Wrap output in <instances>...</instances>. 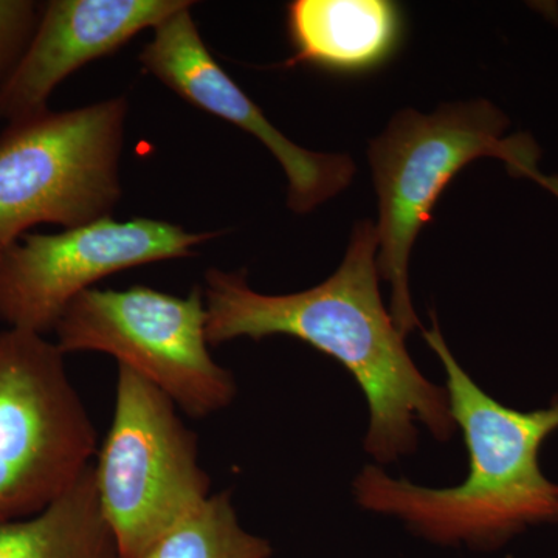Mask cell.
<instances>
[{
  "instance_id": "obj_11",
  "label": "cell",
  "mask_w": 558,
  "mask_h": 558,
  "mask_svg": "<svg viewBox=\"0 0 558 558\" xmlns=\"http://www.w3.org/2000/svg\"><path fill=\"white\" fill-rule=\"evenodd\" d=\"M286 25L293 54L284 68L306 64L339 75L387 64L405 28L402 10L389 0H293Z\"/></svg>"
},
{
  "instance_id": "obj_1",
  "label": "cell",
  "mask_w": 558,
  "mask_h": 558,
  "mask_svg": "<svg viewBox=\"0 0 558 558\" xmlns=\"http://www.w3.org/2000/svg\"><path fill=\"white\" fill-rule=\"evenodd\" d=\"M377 253V229L366 219L352 231L339 269L315 288L266 295L250 288L245 271L209 269L202 290L209 347L289 336L336 359L368 400L366 450L391 462L416 449V424L439 440H449L457 424L446 389L422 376L385 310Z\"/></svg>"
},
{
  "instance_id": "obj_15",
  "label": "cell",
  "mask_w": 558,
  "mask_h": 558,
  "mask_svg": "<svg viewBox=\"0 0 558 558\" xmlns=\"http://www.w3.org/2000/svg\"><path fill=\"white\" fill-rule=\"evenodd\" d=\"M556 196L558 197V193L556 194Z\"/></svg>"
},
{
  "instance_id": "obj_7",
  "label": "cell",
  "mask_w": 558,
  "mask_h": 558,
  "mask_svg": "<svg viewBox=\"0 0 558 558\" xmlns=\"http://www.w3.org/2000/svg\"><path fill=\"white\" fill-rule=\"evenodd\" d=\"M97 451L89 411L57 343L0 330V523L49 506Z\"/></svg>"
},
{
  "instance_id": "obj_4",
  "label": "cell",
  "mask_w": 558,
  "mask_h": 558,
  "mask_svg": "<svg viewBox=\"0 0 558 558\" xmlns=\"http://www.w3.org/2000/svg\"><path fill=\"white\" fill-rule=\"evenodd\" d=\"M124 97L9 123L0 134V253L39 223L109 218L121 197Z\"/></svg>"
},
{
  "instance_id": "obj_13",
  "label": "cell",
  "mask_w": 558,
  "mask_h": 558,
  "mask_svg": "<svg viewBox=\"0 0 558 558\" xmlns=\"http://www.w3.org/2000/svg\"><path fill=\"white\" fill-rule=\"evenodd\" d=\"M270 543L242 527L229 492H219L161 535L142 558H270Z\"/></svg>"
},
{
  "instance_id": "obj_3",
  "label": "cell",
  "mask_w": 558,
  "mask_h": 558,
  "mask_svg": "<svg viewBox=\"0 0 558 558\" xmlns=\"http://www.w3.org/2000/svg\"><path fill=\"white\" fill-rule=\"evenodd\" d=\"M508 126V117L484 100L442 106L429 116L405 109L371 143L379 196L377 266L391 286V317L403 336L418 326L410 295L411 248L454 175L473 160L495 157L515 178L548 189L538 146L526 134L505 137Z\"/></svg>"
},
{
  "instance_id": "obj_14",
  "label": "cell",
  "mask_w": 558,
  "mask_h": 558,
  "mask_svg": "<svg viewBox=\"0 0 558 558\" xmlns=\"http://www.w3.org/2000/svg\"><path fill=\"white\" fill-rule=\"evenodd\" d=\"M43 3L0 0V89L24 58L38 28Z\"/></svg>"
},
{
  "instance_id": "obj_12",
  "label": "cell",
  "mask_w": 558,
  "mask_h": 558,
  "mask_svg": "<svg viewBox=\"0 0 558 558\" xmlns=\"http://www.w3.org/2000/svg\"><path fill=\"white\" fill-rule=\"evenodd\" d=\"M0 558H120L98 501L94 465L35 515L0 523Z\"/></svg>"
},
{
  "instance_id": "obj_8",
  "label": "cell",
  "mask_w": 558,
  "mask_h": 558,
  "mask_svg": "<svg viewBox=\"0 0 558 558\" xmlns=\"http://www.w3.org/2000/svg\"><path fill=\"white\" fill-rule=\"evenodd\" d=\"M220 234L153 218L120 222L112 216L61 233L24 234L0 253V322L46 336L69 304L100 279L193 256Z\"/></svg>"
},
{
  "instance_id": "obj_6",
  "label": "cell",
  "mask_w": 558,
  "mask_h": 558,
  "mask_svg": "<svg viewBox=\"0 0 558 558\" xmlns=\"http://www.w3.org/2000/svg\"><path fill=\"white\" fill-rule=\"evenodd\" d=\"M53 332L62 354L112 355L191 417L211 416L236 396L233 374L209 352L202 288L186 296L146 286L92 288L62 312Z\"/></svg>"
},
{
  "instance_id": "obj_5",
  "label": "cell",
  "mask_w": 558,
  "mask_h": 558,
  "mask_svg": "<svg viewBox=\"0 0 558 558\" xmlns=\"http://www.w3.org/2000/svg\"><path fill=\"white\" fill-rule=\"evenodd\" d=\"M97 457L95 487L120 558L145 556L213 495L197 436L175 403L126 366H119L112 424Z\"/></svg>"
},
{
  "instance_id": "obj_10",
  "label": "cell",
  "mask_w": 558,
  "mask_h": 558,
  "mask_svg": "<svg viewBox=\"0 0 558 558\" xmlns=\"http://www.w3.org/2000/svg\"><path fill=\"white\" fill-rule=\"evenodd\" d=\"M194 5L189 0H50L31 46L0 89V121L49 109L53 90L83 65L113 53L146 28Z\"/></svg>"
},
{
  "instance_id": "obj_2",
  "label": "cell",
  "mask_w": 558,
  "mask_h": 558,
  "mask_svg": "<svg viewBox=\"0 0 558 558\" xmlns=\"http://www.w3.org/2000/svg\"><path fill=\"white\" fill-rule=\"evenodd\" d=\"M447 374L451 416L464 435L468 478L457 487L428 488L366 468L355 480L362 508L405 521L440 545L497 548L535 524L557 523L558 486L538 464L539 447L558 429V402L517 411L490 398L451 354L438 322L424 330Z\"/></svg>"
},
{
  "instance_id": "obj_9",
  "label": "cell",
  "mask_w": 558,
  "mask_h": 558,
  "mask_svg": "<svg viewBox=\"0 0 558 558\" xmlns=\"http://www.w3.org/2000/svg\"><path fill=\"white\" fill-rule=\"evenodd\" d=\"M191 7L154 28V38L140 53L145 72L194 108L230 121L258 138L288 175V204L293 211L310 213L347 189L355 172L351 157L312 153L277 130L215 60L202 39Z\"/></svg>"
}]
</instances>
